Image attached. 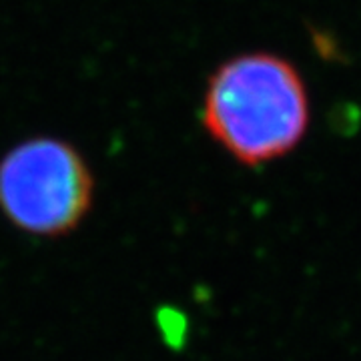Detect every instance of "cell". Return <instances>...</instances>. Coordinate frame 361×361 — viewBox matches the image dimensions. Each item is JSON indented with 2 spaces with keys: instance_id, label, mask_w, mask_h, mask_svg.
I'll return each mask as SVG.
<instances>
[{
  "instance_id": "obj_1",
  "label": "cell",
  "mask_w": 361,
  "mask_h": 361,
  "mask_svg": "<svg viewBox=\"0 0 361 361\" xmlns=\"http://www.w3.org/2000/svg\"><path fill=\"white\" fill-rule=\"evenodd\" d=\"M307 115L295 68L271 54H247L221 66L205 99L209 133L249 165L291 151L305 133Z\"/></svg>"
},
{
  "instance_id": "obj_2",
  "label": "cell",
  "mask_w": 361,
  "mask_h": 361,
  "mask_svg": "<svg viewBox=\"0 0 361 361\" xmlns=\"http://www.w3.org/2000/svg\"><path fill=\"white\" fill-rule=\"evenodd\" d=\"M92 179L75 149L37 139L13 149L0 163V207L20 229L61 235L89 211Z\"/></svg>"
}]
</instances>
